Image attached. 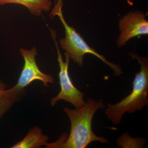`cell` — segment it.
Wrapping results in <instances>:
<instances>
[{"mask_svg": "<svg viewBox=\"0 0 148 148\" xmlns=\"http://www.w3.org/2000/svg\"><path fill=\"white\" fill-rule=\"evenodd\" d=\"M119 29L121 34L116 43L121 47L132 38L148 35V21L142 12L131 11L120 19Z\"/></svg>", "mask_w": 148, "mask_h": 148, "instance_id": "cell-6", "label": "cell"}, {"mask_svg": "<svg viewBox=\"0 0 148 148\" xmlns=\"http://www.w3.org/2000/svg\"><path fill=\"white\" fill-rule=\"evenodd\" d=\"M132 58L138 60L141 68L135 74L130 93L118 103H107L105 114L114 125H119L126 112L133 114L148 106V59L135 52L129 53Z\"/></svg>", "mask_w": 148, "mask_h": 148, "instance_id": "cell-2", "label": "cell"}, {"mask_svg": "<svg viewBox=\"0 0 148 148\" xmlns=\"http://www.w3.org/2000/svg\"><path fill=\"white\" fill-rule=\"evenodd\" d=\"M20 52L24 59V66L18 82L12 89L24 93L25 88L35 81L41 82L45 87L48 86L49 83H53V77L42 73L37 65L36 56L38 53L36 47L31 50L21 48Z\"/></svg>", "mask_w": 148, "mask_h": 148, "instance_id": "cell-5", "label": "cell"}, {"mask_svg": "<svg viewBox=\"0 0 148 148\" xmlns=\"http://www.w3.org/2000/svg\"><path fill=\"white\" fill-rule=\"evenodd\" d=\"M49 137L43 134L39 127H32L25 138L16 143L12 148H37L47 146Z\"/></svg>", "mask_w": 148, "mask_h": 148, "instance_id": "cell-7", "label": "cell"}, {"mask_svg": "<svg viewBox=\"0 0 148 148\" xmlns=\"http://www.w3.org/2000/svg\"><path fill=\"white\" fill-rule=\"evenodd\" d=\"M23 93L11 88L6 90L4 94L0 97V119L18 101Z\"/></svg>", "mask_w": 148, "mask_h": 148, "instance_id": "cell-9", "label": "cell"}, {"mask_svg": "<svg viewBox=\"0 0 148 148\" xmlns=\"http://www.w3.org/2000/svg\"><path fill=\"white\" fill-rule=\"evenodd\" d=\"M9 3L24 6L36 16L40 15L43 11L48 12L52 5L51 0H0V5Z\"/></svg>", "mask_w": 148, "mask_h": 148, "instance_id": "cell-8", "label": "cell"}, {"mask_svg": "<svg viewBox=\"0 0 148 148\" xmlns=\"http://www.w3.org/2000/svg\"><path fill=\"white\" fill-rule=\"evenodd\" d=\"M63 2L64 0H56L55 6L49 14L51 18L58 16L65 29V38L61 39L59 41L61 47L69 53L70 58L81 67H82L83 64L85 55L92 54L110 67L114 72L115 75L120 76L123 72L119 65L109 62L104 56L90 47L75 28L67 24L62 13Z\"/></svg>", "mask_w": 148, "mask_h": 148, "instance_id": "cell-3", "label": "cell"}, {"mask_svg": "<svg viewBox=\"0 0 148 148\" xmlns=\"http://www.w3.org/2000/svg\"><path fill=\"white\" fill-rule=\"evenodd\" d=\"M7 85L0 80V97L5 93Z\"/></svg>", "mask_w": 148, "mask_h": 148, "instance_id": "cell-10", "label": "cell"}, {"mask_svg": "<svg viewBox=\"0 0 148 148\" xmlns=\"http://www.w3.org/2000/svg\"><path fill=\"white\" fill-rule=\"evenodd\" d=\"M52 38L55 42L57 53L58 61L60 68L58 76L61 91L58 95L53 97L51 101V105L54 106L57 102L64 101L72 104L75 109L80 108L85 105L84 93L78 89L72 82L69 75V68L70 57L67 52L65 53V61H64L58 43L56 40V35L55 31L49 27Z\"/></svg>", "mask_w": 148, "mask_h": 148, "instance_id": "cell-4", "label": "cell"}, {"mask_svg": "<svg viewBox=\"0 0 148 148\" xmlns=\"http://www.w3.org/2000/svg\"><path fill=\"white\" fill-rule=\"evenodd\" d=\"M105 108L101 100L88 98L83 107L75 110L63 108L71 121L70 134L66 139L65 135L56 143L49 144V148H85L93 142L108 143L106 138L95 135L92 129V119L96 111Z\"/></svg>", "mask_w": 148, "mask_h": 148, "instance_id": "cell-1", "label": "cell"}]
</instances>
